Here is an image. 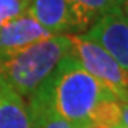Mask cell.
<instances>
[{"mask_svg": "<svg viewBox=\"0 0 128 128\" xmlns=\"http://www.w3.org/2000/svg\"><path fill=\"white\" fill-rule=\"evenodd\" d=\"M36 91L46 97L53 110L74 128L90 125L100 104L117 100L80 64L74 53L60 61Z\"/></svg>", "mask_w": 128, "mask_h": 128, "instance_id": "cell-1", "label": "cell"}, {"mask_svg": "<svg viewBox=\"0 0 128 128\" xmlns=\"http://www.w3.org/2000/svg\"><path fill=\"white\" fill-rule=\"evenodd\" d=\"M73 53L70 34L50 36L0 63V80L22 97H30Z\"/></svg>", "mask_w": 128, "mask_h": 128, "instance_id": "cell-2", "label": "cell"}, {"mask_svg": "<svg viewBox=\"0 0 128 128\" xmlns=\"http://www.w3.org/2000/svg\"><path fill=\"white\" fill-rule=\"evenodd\" d=\"M73 53L84 68L121 102H128V71L96 41L82 34H70Z\"/></svg>", "mask_w": 128, "mask_h": 128, "instance_id": "cell-3", "label": "cell"}, {"mask_svg": "<svg viewBox=\"0 0 128 128\" xmlns=\"http://www.w3.org/2000/svg\"><path fill=\"white\" fill-rule=\"evenodd\" d=\"M82 36L96 41L128 71V16L124 9L104 14Z\"/></svg>", "mask_w": 128, "mask_h": 128, "instance_id": "cell-4", "label": "cell"}, {"mask_svg": "<svg viewBox=\"0 0 128 128\" xmlns=\"http://www.w3.org/2000/svg\"><path fill=\"white\" fill-rule=\"evenodd\" d=\"M50 36L28 13L14 18L0 28V63Z\"/></svg>", "mask_w": 128, "mask_h": 128, "instance_id": "cell-5", "label": "cell"}, {"mask_svg": "<svg viewBox=\"0 0 128 128\" xmlns=\"http://www.w3.org/2000/svg\"><path fill=\"white\" fill-rule=\"evenodd\" d=\"M27 13L51 36L80 32L67 0H32Z\"/></svg>", "mask_w": 128, "mask_h": 128, "instance_id": "cell-6", "label": "cell"}, {"mask_svg": "<svg viewBox=\"0 0 128 128\" xmlns=\"http://www.w3.org/2000/svg\"><path fill=\"white\" fill-rule=\"evenodd\" d=\"M0 128H33L27 102L0 80Z\"/></svg>", "mask_w": 128, "mask_h": 128, "instance_id": "cell-7", "label": "cell"}, {"mask_svg": "<svg viewBox=\"0 0 128 128\" xmlns=\"http://www.w3.org/2000/svg\"><path fill=\"white\" fill-rule=\"evenodd\" d=\"M77 18L80 32L91 27L104 14L124 9L127 0H67Z\"/></svg>", "mask_w": 128, "mask_h": 128, "instance_id": "cell-8", "label": "cell"}, {"mask_svg": "<svg viewBox=\"0 0 128 128\" xmlns=\"http://www.w3.org/2000/svg\"><path fill=\"white\" fill-rule=\"evenodd\" d=\"M28 111L33 128H74L63 117H60L40 91L28 97Z\"/></svg>", "mask_w": 128, "mask_h": 128, "instance_id": "cell-9", "label": "cell"}, {"mask_svg": "<svg viewBox=\"0 0 128 128\" xmlns=\"http://www.w3.org/2000/svg\"><path fill=\"white\" fill-rule=\"evenodd\" d=\"M32 0H0V28L28 12Z\"/></svg>", "mask_w": 128, "mask_h": 128, "instance_id": "cell-10", "label": "cell"}, {"mask_svg": "<svg viewBox=\"0 0 128 128\" xmlns=\"http://www.w3.org/2000/svg\"><path fill=\"white\" fill-rule=\"evenodd\" d=\"M120 124L128 128V102L120 101Z\"/></svg>", "mask_w": 128, "mask_h": 128, "instance_id": "cell-11", "label": "cell"}, {"mask_svg": "<svg viewBox=\"0 0 128 128\" xmlns=\"http://www.w3.org/2000/svg\"><path fill=\"white\" fill-rule=\"evenodd\" d=\"M111 128H125V127H122L121 124H117V125H114V127H111Z\"/></svg>", "mask_w": 128, "mask_h": 128, "instance_id": "cell-12", "label": "cell"}, {"mask_svg": "<svg viewBox=\"0 0 128 128\" xmlns=\"http://www.w3.org/2000/svg\"><path fill=\"white\" fill-rule=\"evenodd\" d=\"M125 7H127V14H128V0H127V3H125Z\"/></svg>", "mask_w": 128, "mask_h": 128, "instance_id": "cell-13", "label": "cell"}]
</instances>
